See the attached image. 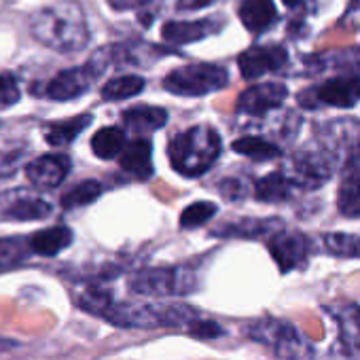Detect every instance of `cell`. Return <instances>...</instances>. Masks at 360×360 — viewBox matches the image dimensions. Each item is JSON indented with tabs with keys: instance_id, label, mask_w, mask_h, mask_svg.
Listing matches in <instances>:
<instances>
[{
	"instance_id": "obj_1",
	"label": "cell",
	"mask_w": 360,
	"mask_h": 360,
	"mask_svg": "<svg viewBox=\"0 0 360 360\" xmlns=\"http://www.w3.org/2000/svg\"><path fill=\"white\" fill-rule=\"evenodd\" d=\"M32 37L45 47L62 53L79 51L89 43V28L77 3H58L39 11L30 22Z\"/></svg>"
},
{
	"instance_id": "obj_2",
	"label": "cell",
	"mask_w": 360,
	"mask_h": 360,
	"mask_svg": "<svg viewBox=\"0 0 360 360\" xmlns=\"http://www.w3.org/2000/svg\"><path fill=\"white\" fill-rule=\"evenodd\" d=\"M172 167L183 176H202L221 155V138L210 125H193L172 138L167 146Z\"/></svg>"
},
{
	"instance_id": "obj_3",
	"label": "cell",
	"mask_w": 360,
	"mask_h": 360,
	"mask_svg": "<svg viewBox=\"0 0 360 360\" xmlns=\"http://www.w3.org/2000/svg\"><path fill=\"white\" fill-rule=\"evenodd\" d=\"M246 335L269 347L280 360H316L314 343L288 320L282 318H259L246 324Z\"/></svg>"
},
{
	"instance_id": "obj_4",
	"label": "cell",
	"mask_w": 360,
	"mask_h": 360,
	"mask_svg": "<svg viewBox=\"0 0 360 360\" xmlns=\"http://www.w3.org/2000/svg\"><path fill=\"white\" fill-rule=\"evenodd\" d=\"M198 288V278L187 267L144 269L129 280V290L142 297H183Z\"/></svg>"
},
{
	"instance_id": "obj_5",
	"label": "cell",
	"mask_w": 360,
	"mask_h": 360,
	"mask_svg": "<svg viewBox=\"0 0 360 360\" xmlns=\"http://www.w3.org/2000/svg\"><path fill=\"white\" fill-rule=\"evenodd\" d=\"M227 81H229L227 70L217 64H191L172 70L163 79V87L174 96L198 98L225 87Z\"/></svg>"
},
{
	"instance_id": "obj_6",
	"label": "cell",
	"mask_w": 360,
	"mask_h": 360,
	"mask_svg": "<svg viewBox=\"0 0 360 360\" xmlns=\"http://www.w3.org/2000/svg\"><path fill=\"white\" fill-rule=\"evenodd\" d=\"M299 102L303 106L326 104V106L349 108L356 102H360V77H335V79H328L320 87L301 94Z\"/></svg>"
},
{
	"instance_id": "obj_7",
	"label": "cell",
	"mask_w": 360,
	"mask_h": 360,
	"mask_svg": "<svg viewBox=\"0 0 360 360\" xmlns=\"http://www.w3.org/2000/svg\"><path fill=\"white\" fill-rule=\"evenodd\" d=\"M104 70L102 64L91 62L85 66H77V68H68L62 70L60 75H56L49 85H47V96L64 102V100H75L79 96H83L85 91H89V87L98 81L100 72Z\"/></svg>"
},
{
	"instance_id": "obj_8",
	"label": "cell",
	"mask_w": 360,
	"mask_h": 360,
	"mask_svg": "<svg viewBox=\"0 0 360 360\" xmlns=\"http://www.w3.org/2000/svg\"><path fill=\"white\" fill-rule=\"evenodd\" d=\"M267 246H269V252L282 274H288L307 263L309 242L305 240V236H301L297 231H280V233L271 236Z\"/></svg>"
},
{
	"instance_id": "obj_9",
	"label": "cell",
	"mask_w": 360,
	"mask_h": 360,
	"mask_svg": "<svg viewBox=\"0 0 360 360\" xmlns=\"http://www.w3.org/2000/svg\"><path fill=\"white\" fill-rule=\"evenodd\" d=\"M244 79H257L265 72H276L286 64V49L280 45L250 47L238 58Z\"/></svg>"
},
{
	"instance_id": "obj_10",
	"label": "cell",
	"mask_w": 360,
	"mask_h": 360,
	"mask_svg": "<svg viewBox=\"0 0 360 360\" xmlns=\"http://www.w3.org/2000/svg\"><path fill=\"white\" fill-rule=\"evenodd\" d=\"M288 89L280 83H261L255 87H248L240 100H238V108L246 115L252 117H261L278 106H282V102L286 100Z\"/></svg>"
},
{
	"instance_id": "obj_11",
	"label": "cell",
	"mask_w": 360,
	"mask_h": 360,
	"mask_svg": "<svg viewBox=\"0 0 360 360\" xmlns=\"http://www.w3.org/2000/svg\"><path fill=\"white\" fill-rule=\"evenodd\" d=\"M70 169V159L66 155H43L28 163L26 176L39 189H53L64 183Z\"/></svg>"
},
{
	"instance_id": "obj_12",
	"label": "cell",
	"mask_w": 360,
	"mask_h": 360,
	"mask_svg": "<svg viewBox=\"0 0 360 360\" xmlns=\"http://www.w3.org/2000/svg\"><path fill=\"white\" fill-rule=\"evenodd\" d=\"M219 30H221L219 18H210L202 22H169L161 28V34L165 41L174 45H187V43L202 41Z\"/></svg>"
},
{
	"instance_id": "obj_13",
	"label": "cell",
	"mask_w": 360,
	"mask_h": 360,
	"mask_svg": "<svg viewBox=\"0 0 360 360\" xmlns=\"http://www.w3.org/2000/svg\"><path fill=\"white\" fill-rule=\"evenodd\" d=\"M121 155V167L138 178H148L153 172V146L146 138H136L127 146H123Z\"/></svg>"
},
{
	"instance_id": "obj_14",
	"label": "cell",
	"mask_w": 360,
	"mask_h": 360,
	"mask_svg": "<svg viewBox=\"0 0 360 360\" xmlns=\"http://www.w3.org/2000/svg\"><path fill=\"white\" fill-rule=\"evenodd\" d=\"M337 326H339V339L341 343L345 345H352V347H360V305L358 303H339V305H333V307H326Z\"/></svg>"
},
{
	"instance_id": "obj_15",
	"label": "cell",
	"mask_w": 360,
	"mask_h": 360,
	"mask_svg": "<svg viewBox=\"0 0 360 360\" xmlns=\"http://www.w3.org/2000/svg\"><path fill=\"white\" fill-rule=\"evenodd\" d=\"M295 178H290L292 185H301V187H320L322 183H326L330 169L326 165V161L322 157L316 155H299L295 159Z\"/></svg>"
},
{
	"instance_id": "obj_16",
	"label": "cell",
	"mask_w": 360,
	"mask_h": 360,
	"mask_svg": "<svg viewBox=\"0 0 360 360\" xmlns=\"http://www.w3.org/2000/svg\"><path fill=\"white\" fill-rule=\"evenodd\" d=\"M72 242V231L68 227H49L39 233H34L28 240L30 252H37L41 257H56L64 248H68Z\"/></svg>"
},
{
	"instance_id": "obj_17",
	"label": "cell",
	"mask_w": 360,
	"mask_h": 360,
	"mask_svg": "<svg viewBox=\"0 0 360 360\" xmlns=\"http://www.w3.org/2000/svg\"><path fill=\"white\" fill-rule=\"evenodd\" d=\"M278 18L271 0H244L240 7V20L250 32L267 30Z\"/></svg>"
},
{
	"instance_id": "obj_18",
	"label": "cell",
	"mask_w": 360,
	"mask_h": 360,
	"mask_svg": "<svg viewBox=\"0 0 360 360\" xmlns=\"http://www.w3.org/2000/svg\"><path fill=\"white\" fill-rule=\"evenodd\" d=\"M167 121V112L157 106H136L123 112V123L136 134H148L163 127Z\"/></svg>"
},
{
	"instance_id": "obj_19",
	"label": "cell",
	"mask_w": 360,
	"mask_h": 360,
	"mask_svg": "<svg viewBox=\"0 0 360 360\" xmlns=\"http://www.w3.org/2000/svg\"><path fill=\"white\" fill-rule=\"evenodd\" d=\"M290 191H292V183H290V178L286 174H282V172H274V174L257 180V185H255L257 200L269 202V204L288 200Z\"/></svg>"
},
{
	"instance_id": "obj_20",
	"label": "cell",
	"mask_w": 360,
	"mask_h": 360,
	"mask_svg": "<svg viewBox=\"0 0 360 360\" xmlns=\"http://www.w3.org/2000/svg\"><path fill=\"white\" fill-rule=\"evenodd\" d=\"M89 123H91V115H79V117H72V119H66L47 127L45 138L53 146H64V144H70L83 129H87Z\"/></svg>"
},
{
	"instance_id": "obj_21",
	"label": "cell",
	"mask_w": 360,
	"mask_h": 360,
	"mask_svg": "<svg viewBox=\"0 0 360 360\" xmlns=\"http://www.w3.org/2000/svg\"><path fill=\"white\" fill-rule=\"evenodd\" d=\"M125 146V134L119 127H102L91 138V150L100 159H115Z\"/></svg>"
},
{
	"instance_id": "obj_22",
	"label": "cell",
	"mask_w": 360,
	"mask_h": 360,
	"mask_svg": "<svg viewBox=\"0 0 360 360\" xmlns=\"http://www.w3.org/2000/svg\"><path fill=\"white\" fill-rule=\"evenodd\" d=\"M51 214V206L37 198H22L5 210V219L13 221H39Z\"/></svg>"
},
{
	"instance_id": "obj_23",
	"label": "cell",
	"mask_w": 360,
	"mask_h": 360,
	"mask_svg": "<svg viewBox=\"0 0 360 360\" xmlns=\"http://www.w3.org/2000/svg\"><path fill=\"white\" fill-rule=\"evenodd\" d=\"M142 89H144L142 77L125 75V77H117V79H110L108 83H104L102 98L104 100H129V98L138 96Z\"/></svg>"
},
{
	"instance_id": "obj_24",
	"label": "cell",
	"mask_w": 360,
	"mask_h": 360,
	"mask_svg": "<svg viewBox=\"0 0 360 360\" xmlns=\"http://www.w3.org/2000/svg\"><path fill=\"white\" fill-rule=\"evenodd\" d=\"M233 150L240 153V155H246L250 159H257V161H269V159H276L280 157V148L263 138H255V136H248V138H240L233 142Z\"/></svg>"
},
{
	"instance_id": "obj_25",
	"label": "cell",
	"mask_w": 360,
	"mask_h": 360,
	"mask_svg": "<svg viewBox=\"0 0 360 360\" xmlns=\"http://www.w3.org/2000/svg\"><path fill=\"white\" fill-rule=\"evenodd\" d=\"M102 193V185L98 180H83V183L75 185L68 193L62 195V206L64 208H81L91 202H96Z\"/></svg>"
},
{
	"instance_id": "obj_26",
	"label": "cell",
	"mask_w": 360,
	"mask_h": 360,
	"mask_svg": "<svg viewBox=\"0 0 360 360\" xmlns=\"http://www.w3.org/2000/svg\"><path fill=\"white\" fill-rule=\"evenodd\" d=\"M337 208L343 217L349 219L360 217V176L349 178L341 185L337 195Z\"/></svg>"
},
{
	"instance_id": "obj_27",
	"label": "cell",
	"mask_w": 360,
	"mask_h": 360,
	"mask_svg": "<svg viewBox=\"0 0 360 360\" xmlns=\"http://www.w3.org/2000/svg\"><path fill=\"white\" fill-rule=\"evenodd\" d=\"M324 248L343 259H360V236L352 233H328L324 236Z\"/></svg>"
},
{
	"instance_id": "obj_28",
	"label": "cell",
	"mask_w": 360,
	"mask_h": 360,
	"mask_svg": "<svg viewBox=\"0 0 360 360\" xmlns=\"http://www.w3.org/2000/svg\"><path fill=\"white\" fill-rule=\"evenodd\" d=\"M217 206L212 202H195L193 206L185 208L180 214V227L183 229H198L204 223H208L217 214Z\"/></svg>"
},
{
	"instance_id": "obj_29",
	"label": "cell",
	"mask_w": 360,
	"mask_h": 360,
	"mask_svg": "<svg viewBox=\"0 0 360 360\" xmlns=\"http://www.w3.org/2000/svg\"><path fill=\"white\" fill-rule=\"evenodd\" d=\"M30 252L28 242L11 238V240H0V265H11L18 263L22 259H26V255Z\"/></svg>"
},
{
	"instance_id": "obj_30",
	"label": "cell",
	"mask_w": 360,
	"mask_h": 360,
	"mask_svg": "<svg viewBox=\"0 0 360 360\" xmlns=\"http://www.w3.org/2000/svg\"><path fill=\"white\" fill-rule=\"evenodd\" d=\"M20 100V87L13 75H0V108H9Z\"/></svg>"
},
{
	"instance_id": "obj_31",
	"label": "cell",
	"mask_w": 360,
	"mask_h": 360,
	"mask_svg": "<svg viewBox=\"0 0 360 360\" xmlns=\"http://www.w3.org/2000/svg\"><path fill=\"white\" fill-rule=\"evenodd\" d=\"M271 221H246V223H242V225H233V227H229V229H225V231H221V233H225V236H242V238H255V236H261V233H267V229L271 227L269 225Z\"/></svg>"
},
{
	"instance_id": "obj_32",
	"label": "cell",
	"mask_w": 360,
	"mask_h": 360,
	"mask_svg": "<svg viewBox=\"0 0 360 360\" xmlns=\"http://www.w3.org/2000/svg\"><path fill=\"white\" fill-rule=\"evenodd\" d=\"M189 335L195 337V339H217V337H223L225 335V328L219 322H214V320L200 318L193 324V328L189 330Z\"/></svg>"
},
{
	"instance_id": "obj_33",
	"label": "cell",
	"mask_w": 360,
	"mask_h": 360,
	"mask_svg": "<svg viewBox=\"0 0 360 360\" xmlns=\"http://www.w3.org/2000/svg\"><path fill=\"white\" fill-rule=\"evenodd\" d=\"M22 153L24 148L20 144H0V174H11L9 169L18 165Z\"/></svg>"
},
{
	"instance_id": "obj_34",
	"label": "cell",
	"mask_w": 360,
	"mask_h": 360,
	"mask_svg": "<svg viewBox=\"0 0 360 360\" xmlns=\"http://www.w3.org/2000/svg\"><path fill=\"white\" fill-rule=\"evenodd\" d=\"M324 360H360V347H352L341 341H335L324 354Z\"/></svg>"
},
{
	"instance_id": "obj_35",
	"label": "cell",
	"mask_w": 360,
	"mask_h": 360,
	"mask_svg": "<svg viewBox=\"0 0 360 360\" xmlns=\"http://www.w3.org/2000/svg\"><path fill=\"white\" fill-rule=\"evenodd\" d=\"M112 9H134L138 5H144L146 0H108Z\"/></svg>"
},
{
	"instance_id": "obj_36",
	"label": "cell",
	"mask_w": 360,
	"mask_h": 360,
	"mask_svg": "<svg viewBox=\"0 0 360 360\" xmlns=\"http://www.w3.org/2000/svg\"><path fill=\"white\" fill-rule=\"evenodd\" d=\"M282 3H284V5H288V7H295V5L299 3V0H282Z\"/></svg>"
}]
</instances>
